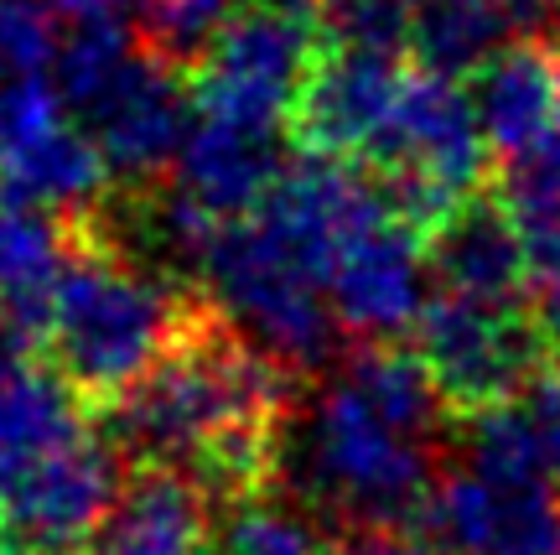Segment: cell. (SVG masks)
I'll list each match as a JSON object with an SVG mask.
<instances>
[{
  "label": "cell",
  "mask_w": 560,
  "mask_h": 555,
  "mask_svg": "<svg viewBox=\"0 0 560 555\" xmlns=\"http://www.w3.org/2000/svg\"><path fill=\"white\" fill-rule=\"evenodd\" d=\"M58 42L37 0H0V89L26 79H47Z\"/></svg>",
  "instance_id": "obj_21"
},
{
  "label": "cell",
  "mask_w": 560,
  "mask_h": 555,
  "mask_svg": "<svg viewBox=\"0 0 560 555\" xmlns=\"http://www.w3.org/2000/svg\"><path fill=\"white\" fill-rule=\"evenodd\" d=\"M104 437L136 467L192 477L213 498H249L280 467L291 369L202 301L151 374L104 405Z\"/></svg>",
  "instance_id": "obj_1"
},
{
  "label": "cell",
  "mask_w": 560,
  "mask_h": 555,
  "mask_svg": "<svg viewBox=\"0 0 560 555\" xmlns=\"http://www.w3.org/2000/svg\"><path fill=\"white\" fill-rule=\"evenodd\" d=\"M317 53L322 26L312 5L249 0L187 79L192 115L223 119L240 130H265V136H291V109Z\"/></svg>",
  "instance_id": "obj_6"
},
{
  "label": "cell",
  "mask_w": 560,
  "mask_h": 555,
  "mask_svg": "<svg viewBox=\"0 0 560 555\" xmlns=\"http://www.w3.org/2000/svg\"><path fill=\"white\" fill-rule=\"evenodd\" d=\"M535 297H540L535 317H540L545 337H550V343H560V259H556V265H545V270H535Z\"/></svg>",
  "instance_id": "obj_23"
},
{
  "label": "cell",
  "mask_w": 560,
  "mask_h": 555,
  "mask_svg": "<svg viewBox=\"0 0 560 555\" xmlns=\"http://www.w3.org/2000/svg\"><path fill=\"white\" fill-rule=\"evenodd\" d=\"M198 286L223 322H234L291 374L327 369L338 354L342 322L327 301V286L255 213L223 223L213 234Z\"/></svg>",
  "instance_id": "obj_5"
},
{
  "label": "cell",
  "mask_w": 560,
  "mask_h": 555,
  "mask_svg": "<svg viewBox=\"0 0 560 555\" xmlns=\"http://www.w3.org/2000/svg\"><path fill=\"white\" fill-rule=\"evenodd\" d=\"M52 89L125 187H151L177 166L192 125L187 73H177L120 16L73 21L52 58Z\"/></svg>",
  "instance_id": "obj_4"
},
{
  "label": "cell",
  "mask_w": 560,
  "mask_h": 555,
  "mask_svg": "<svg viewBox=\"0 0 560 555\" xmlns=\"http://www.w3.org/2000/svg\"><path fill=\"white\" fill-rule=\"evenodd\" d=\"M556 555H560V545H556Z\"/></svg>",
  "instance_id": "obj_28"
},
{
  "label": "cell",
  "mask_w": 560,
  "mask_h": 555,
  "mask_svg": "<svg viewBox=\"0 0 560 555\" xmlns=\"http://www.w3.org/2000/svg\"><path fill=\"white\" fill-rule=\"evenodd\" d=\"M240 5L244 0H156V5L145 11L140 37L151 42L177 73L192 79V68H198L202 53L219 42L223 26L240 16Z\"/></svg>",
  "instance_id": "obj_19"
},
{
  "label": "cell",
  "mask_w": 560,
  "mask_h": 555,
  "mask_svg": "<svg viewBox=\"0 0 560 555\" xmlns=\"http://www.w3.org/2000/svg\"><path fill=\"white\" fill-rule=\"evenodd\" d=\"M540 317L529 301H482L457 291H431L416 322V354L446 411L482 416L520 390L540 363Z\"/></svg>",
  "instance_id": "obj_7"
},
{
  "label": "cell",
  "mask_w": 560,
  "mask_h": 555,
  "mask_svg": "<svg viewBox=\"0 0 560 555\" xmlns=\"http://www.w3.org/2000/svg\"><path fill=\"white\" fill-rule=\"evenodd\" d=\"M26 343H32V327H21L11 312H0V374L16 369L21 358H32L26 354Z\"/></svg>",
  "instance_id": "obj_25"
},
{
  "label": "cell",
  "mask_w": 560,
  "mask_h": 555,
  "mask_svg": "<svg viewBox=\"0 0 560 555\" xmlns=\"http://www.w3.org/2000/svg\"><path fill=\"white\" fill-rule=\"evenodd\" d=\"M467 462L488 473L560 488V369H535L514 395L472 416Z\"/></svg>",
  "instance_id": "obj_16"
},
{
  "label": "cell",
  "mask_w": 560,
  "mask_h": 555,
  "mask_svg": "<svg viewBox=\"0 0 560 555\" xmlns=\"http://www.w3.org/2000/svg\"><path fill=\"white\" fill-rule=\"evenodd\" d=\"M208 488L166 467H136L115 509L89 540V555H213L219 530L208 519Z\"/></svg>",
  "instance_id": "obj_15"
},
{
  "label": "cell",
  "mask_w": 560,
  "mask_h": 555,
  "mask_svg": "<svg viewBox=\"0 0 560 555\" xmlns=\"http://www.w3.org/2000/svg\"><path fill=\"white\" fill-rule=\"evenodd\" d=\"M120 447L100 431L0 462V545L68 551L94 540L120 498Z\"/></svg>",
  "instance_id": "obj_8"
},
{
  "label": "cell",
  "mask_w": 560,
  "mask_h": 555,
  "mask_svg": "<svg viewBox=\"0 0 560 555\" xmlns=\"http://www.w3.org/2000/svg\"><path fill=\"white\" fill-rule=\"evenodd\" d=\"M446 400L420 354L369 343L342 358L317 405L285 431V477L306 509L359 535L400 530L425 514L436 488V441Z\"/></svg>",
  "instance_id": "obj_2"
},
{
  "label": "cell",
  "mask_w": 560,
  "mask_h": 555,
  "mask_svg": "<svg viewBox=\"0 0 560 555\" xmlns=\"http://www.w3.org/2000/svg\"><path fill=\"white\" fill-rule=\"evenodd\" d=\"M83 213H52V208L0 198V312H11L32 333H42L52 291L73 265Z\"/></svg>",
  "instance_id": "obj_17"
},
{
  "label": "cell",
  "mask_w": 560,
  "mask_h": 555,
  "mask_svg": "<svg viewBox=\"0 0 560 555\" xmlns=\"http://www.w3.org/2000/svg\"><path fill=\"white\" fill-rule=\"evenodd\" d=\"M410 62H416L410 53H363V47L322 42L291 109V140L301 146V157L369 166L384 125L400 104Z\"/></svg>",
  "instance_id": "obj_10"
},
{
  "label": "cell",
  "mask_w": 560,
  "mask_h": 555,
  "mask_svg": "<svg viewBox=\"0 0 560 555\" xmlns=\"http://www.w3.org/2000/svg\"><path fill=\"white\" fill-rule=\"evenodd\" d=\"M420 524L446 555H556L560 545L556 494L478 462L436 477Z\"/></svg>",
  "instance_id": "obj_11"
},
{
  "label": "cell",
  "mask_w": 560,
  "mask_h": 555,
  "mask_svg": "<svg viewBox=\"0 0 560 555\" xmlns=\"http://www.w3.org/2000/svg\"><path fill=\"white\" fill-rule=\"evenodd\" d=\"M285 5H312V11H317V0H285Z\"/></svg>",
  "instance_id": "obj_27"
},
{
  "label": "cell",
  "mask_w": 560,
  "mask_h": 555,
  "mask_svg": "<svg viewBox=\"0 0 560 555\" xmlns=\"http://www.w3.org/2000/svg\"><path fill=\"white\" fill-rule=\"evenodd\" d=\"M198 301H187L166 276L140 265L104 223V203L83 213V234L68 276L52 291L42 317L47 363L58 369L89 405L120 400L140 374H151L166 348L192 322Z\"/></svg>",
  "instance_id": "obj_3"
},
{
  "label": "cell",
  "mask_w": 560,
  "mask_h": 555,
  "mask_svg": "<svg viewBox=\"0 0 560 555\" xmlns=\"http://www.w3.org/2000/svg\"><path fill=\"white\" fill-rule=\"evenodd\" d=\"M109 177L115 172H109L104 151L68 109L26 125L21 136H11L5 157H0V198L52 208V213L100 208Z\"/></svg>",
  "instance_id": "obj_14"
},
{
  "label": "cell",
  "mask_w": 560,
  "mask_h": 555,
  "mask_svg": "<svg viewBox=\"0 0 560 555\" xmlns=\"http://www.w3.org/2000/svg\"><path fill=\"white\" fill-rule=\"evenodd\" d=\"M213 555H322V535L306 509L249 494L229 504Z\"/></svg>",
  "instance_id": "obj_18"
},
{
  "label": "cell",
  "mask_w": 560,
  "mask_h": 555,
  "mask_svg": "<svg viewBox=\"0 0 560 555\" xmlns=\"http://www.w3.org/2000/svg\"><path fill=\"white\" fill-rule=\"evenodd\" d=\"M0 555H68V551H16V545H0Z\"/></svg>",
  "instance_id": "obj_26"
},
{
  "label": "cell",
  "mask_w": 560,
  "mask_h": 555,
  "mask_svg": "<svg viewBox=\"0 0 560 555\" xmlns=\"http://www.w3.org/2000/svg\"><path fill=\"white\" fill-rule=\"evenodd\" d=\"M425 229L400 203L363 223L348 239L327 270V301L338 312L342 333L369 343H389L405 327H416L431 301V259H425Z\"/></svg>",
  "instance_id": "obj_9"
},
{
  "label": "cell",
  "mask_w": 560,
  "mask_h": 555,
  "mask_svg": "<svg viewBox=\"0 0 560 555\" xmlns=\"http://www.w3.org/2000/svg\"><path fill=\"white\" fill-rule=\"evenodd\" d=\"M332 555H446L441 545H420V540H405L395 530H380V535H353L348 545H338Z\"/></svg>",
  "instance_id": "obj_22"
},
{
  "label": "cell",
  "mask_w": 560,
  "mask_h": 555,
  "mask_svg": "<svg viewBox=\"0 0 560 555\" xmlns=\"http://www.w3.org/2000/svg\"><path fill=\"white\" fill-rule=\"evenodd\" d=\"M285 166L291 161H285L280 136L192 115L187 140L177 151V166H172V187L187 203H198L208 219L234 223V219H249L270 198V187L280 182Z\"/></svg>",
  "instance_id": "obj_12"
},
{
  "label": "cell",
  "mask_w": 560,
  "mask_h": 555,
  "mask_svg": "<svg viewBox=\"0 0 560 555\" xmlns=\"http://www.w3.org/2000/svg\"><path fill=\"white\" fill-rule=\"evenodd\" d=\"M322 42L363 53H410L416 0H317Z\"/></svg>",
  "instance_id": "obj_20"
},
{
  "label": "cell",
  "mask_w": 560,
  "mask_h": 555,
  "mask_svg": "<svg viewBox=\"0 0 560 555\" xmlns=\"http://www.w3.org/2000/svg\"><path fill=\"white\" fill-rule=\"evenodd\" d=\"M425 259H431V291L482 301H529L535 291L529 244L503 203L472 198L457 213H446L425 239Z\"/></svg>",
  "instance_id": "obj_13"
},
{
  "label": "cell",
  "mask_w": 560,
  "mask_h": 555,
  "mask_svg": "<svg viewBox=\"0 0 560 555\" xmlns=\"http://www.w3.org/2000/svg\"><path fill=\"white\" fill-rule=\"evenodd\" d=\"M52 11L73 21H89V16H125V11H151L156 0H47Z\"/></svg>",
  "instance_id": "obj_24"
}]
</instances>
